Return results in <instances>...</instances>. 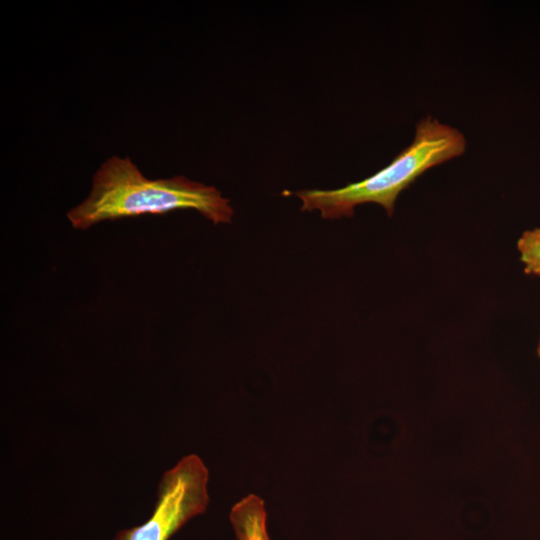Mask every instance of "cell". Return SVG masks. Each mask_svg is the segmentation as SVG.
I'll return each instance as SVG.
<instances>
[{"mask_svg": "<svg viewBox=\"0 0 540 540\" xmlns=\"http://www.w3.org/2000/svg\"><path fill=\"white\" fill-rule=\"evenodd\" d=\"M266 518L264 504L260 498L249 495L240 500L230 512L236 540H270Z\"/></svg>", "mask_w": 540, "mask_h": 540, "instance_id": "4", "label": "cell"}, {"mask_svg": "<svg viewBox=\"0 0 540 540\" xmlns=\"http://www.w3.org/2000/svg\"><path fill=\"white\" fill-rule=\"evenodd\" d=\"M180 209L196 210L214 224L229 223L233 216L229 199L213 186L180 175L148 179L129 157L111 156L94 174L88 197L67 218L74 229L86 230L106 220Z\"/></svg>", "mask_w": 540, "mask_h": 540, "instance_id": "1", "label": "cell"}, {"mask_svg": "<svg viewBox=\"0 0 540 540\" xmlns=\"http://www.w3.org/2000/svg\"><path fill=\"white\" fill-rule=\"evenodd\" d=\"M208 470L196 455L183 457L158 485L151 516L141 525L120 530L114 540H169L208 505Z\"/></svg>", "mask_w": 540, "mask_h": 540, "instance_id": "3", "label": "cell"}, {"mask_svg": "<svg viewBox=\"0 0 540 540\" xmlns=\"http://www.w3.org/2000/svg\"><path fill=\"white\" fill-rule=\"evenodd\" d=\"M517 249L524 272L540 276V227L524 231L517 241Z\"/></svg>", "mask_w": 540, "mask_h": 540, "instance_id": "5", "label": "cell"}, {"mask_svg": "<svg viewBox=\"0 0 540 540\" xmlns=\"http://www.w3.org/2000/svg\"><path fill=\"white\" fill-rule=\"evenodd\" d=\"M465 148L459 130L427 116L417 123L412 143L372 176L338 189H306L294 194L302 201V211L317 209L323 218L350 217L357 205L369 202L381 205L391 216L404 189L429 168L463 154Z\"/></svg>", "mask_w": 540, "mask_h": 540, "instance_id": "2", "label": "cell"}, {"mask_svg": "<svg viewBox=\"0 0 540 540\" xmlns=\"http://www.w3.org/2000/svg\"><path fill=\"white\" fill-rule=\"evenodd\" d=\"M537 353H538V355L540 357V339H539V344H538V348H537Z\"/></svg>", "mask_w": 540, "mask_h": 540, "instance_id": "6", "label": "cell"}]
</instances>
